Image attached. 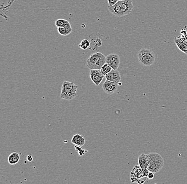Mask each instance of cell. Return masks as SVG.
<instances>
[{
    "label": "cell",
    "instance_id": "obj_1",
    "mask_svg": "<svg viewBox=\"0 0 187 184\" xmlns=\"http://www.w3.org/2000/svg\"><path fill=\"white\" fill-rule=\"evenodd\" d=\"M133 8L132 0L119 1L113 6L108 7L109 11L118 17H122L130 14Z\"/></svg>",
    "mask_w": 187,
    "mask_h": 184
},
{
    "label": "cell",
    "instance_id": "obj_2",
    "mask_svg": "<svg viewBox=\"0 0 187 184\" xmlns=\"http://www.w3.org/2000/svg\"><path fill=\"white\" fill-rule=\"evenodd\" d=\"M106 63V56L101 52L92 54L87 60V66L90 70H101Z\"/></svg>",
    "mask_w": 187,
    "mask_h": 184
},
{
    "label": "cell",
    "instance_id": "obj_3",
    "mask_svg": "<svg viewBox=\"0 0 187 184\" xmlns=\"http://www.w3.org/2000/svg\"><path fill=\"white\" fill-rule=\"evenodd\" d=\"M78 86L73 82L64 81L62 85L60 98L66 100H71L77 96V89Z\"/></svg>",
    "mask_w": 187,
    "mask_h": 184
},
{
    "label": "cell",
    "instance_id": "obj_4",
    "mask_svg": "<svg viewBox=\"0 0 187 184\" xmlns=\"http://www.w3.org/2000/svg\"><path fill=\"white\" fill-rule=\"evenodd\" d=\"M148 165L147 169L149 171L157 173L160 171L164 166V159L160 154L157 153H151L148 155Z\"/></svg>",
    "mask_w": 187,
    "mask_h": 184
},
{
    "label": "cell",
    "instance_id": "obj_5",
    "mask_svg": "<svg viewBox=\"0 0 187 184\" xmlns=\"http://www.w3.org/2000/svg\"><path fill=\"white\" fill-rule=\"evenodd\" d=\"M137 58L140 64L150 66L155 62V54L150 50L142 48L138 53Z\"/></svg>",
    "mask_w": 187,
    "mask_h": 184
},
{
    "label": "cell",
    "instance_id": "obj_6",
    "mask_svg": "<svg viewBox=\"0 0 187 184\" xmlns=\"http://www.w3.org/2000/svg\"><path fill=\"white\" fill-rule=\"evenodd\" d=\"M106 63L113 70H117L120 63V56L117 54H110L106 56Z\"/></svg>",
    "mask_w": 187,
    "mask_h": 184
},
{
    "label": "cell",
    "instance_id": "obj_7",
    "mask_svg": "<svg viewBox=\"0 0 187 184\" xmlns=\"http://www.w3.org/2000/svg\"><path fill=\"white\" fill-rule=\"evenodd\" d=\"M102 87L106 94H112L117 91L119 87V83L106 80V81L103 84Z\"/></svg>",
    "mask_w": 187,
    "mask_h": 184
},
{
    "label": "cell",
    "instance_id": "obj_8",
    "mask_svg": "<svg viewBox=\"0 0 187 184\" xmlns=\"http://www.w3.org/2000/svg\"><path fill=\"white\" fill-rule=\"evenodd\" d=\"M101 70H91L90 72V79L95 85H99L104 78Z\"/></svg>",
    "mask_w": 187,
    "mask_h": 184
},
{
    "label": "cell",
    "instance_id": "obj_9",
    "mask_svg": "<svg viewBox=\"0 0 187 184\" xmlns=\"http://www.w3.org/2000/svg\"><path fill=\"white\" fill-rule=\"evenodd\" d=\"M174 42L181 51L187 55V39L183 35L174 38Z\"/></svg>",
    "mask_w": 187,
    "mask_h": 184
},
{
    "label": "cell",
    "instance_id": "obj_10",
    "mask_svg": "<svg viewBox=\"0 0 187 184\" xmlns=\"http://www.w3.org/2000/svg\"><path fill=\"white\" fill-rule=\"evenodd\" d=\"M141 178H144L142 168L139 166H136L131 173V182H137L138 180Z\"/></svg>",
    "mask_w": 187,
    "mask_h": 184
},
{
    "label": "cell",
    "instance_id": "obj_11",
    "mask_svg": "<svg viewBox=\"0 0 187 184\" xmlns=\"http://www.w3.org/2000/svg\"><path fill=\"white\" fill-rule=\"evenodd\" d=\"M106 80L112 81L115 83H119L121 80V77L119 72L117 70H113L105 75Z\"/></svg>",
    "mask_w": 187,
    "mask_h": 184
},
{
    "label": "cell",
    "instance_id": "obj_12",
    "mask_svg": "<svg viewBox=\"0 0 187 184\" xmlns=\"http://www.w3.org/2000/svg\"><path fill=\"white\" fill-rule=\"evenodd\" d=\"M71 142L74 145H77L78 146H83L86 143V140L85 137L82 135L76 134L74 135L72 137Z\"/></svg>",
    "mask_w": 187,
    "mask_h": 184
},
{
    "label": "cell",
    "instance_id": "obj_13",
    "mask_svg": "<svg viewBox=\"0 0 187 184\" xmlns=\"http://www.w3.org/2000/svg\"><path fill=\"white\" fill-rule=\"evenodd\" d=\"M149 159L148 155H145L144 153H142L139 155L138 158V163L139 166L142 169L147 168L148 165Z\"/></svg>",
    "mask_w": 187,
    "mask_h": 184
},
{
    "label": "cell",
    "instance_id": "obj_14",
    "mask_svg": "<svg viewBox=\"0 0 187 184\" xmlns=\"http://www.w3.org/2000/svg\"><path fill=\"white\" fill-rule=\"evenodd\" d=\"M20 160V155L19 153L14 152L11 153L8 157V162L10 164L14 165L18 163Z\"/></svg>",
    "mask_w": 187,
    "mask_h": 184
},
{
    "label": "cell",
    "instance_id": "obj_15",
    "mask_svg": "<svg viewBox=\"0 0 187 184\" xmlns=\"http://www.w3.org/2000/svg\"><path fill=\"white\" fill-rule=\"evenodd\" d=\"M55 25L57 27H65L67 28H72L70 23L64 19H58L55 21Z\"/></svg>",
    "mask_w": 187,
    "mask_h": 184
},
{
    "label": "cell",
    "instance_id": "obj_16",
    "mask_svg": "<svg viewBox=\"0 0 187 184\" xmlns=\"http://www.w3.org/2000/svg\"><path fill=\"white\" fill-rule=\"evenodd\" d=\"M58 32L62 36H67L72 32V28H67L65 27H58Z\"/></svg>",
    "mask_w": 187,
    "mask_h": 184
},
{
    "label": "cell",
    "instance_id": "obj_17",
    "mask_svg": "<svg viewBox=\"0 0 187 184\" xmlns=\"http://www.w3.org/2000/svg\"><path fill=\"white\" fill-rule=\"evenodd\" d=\"M112 68L110 65H108V63H105L102 67H101V71L102 74L104 75V76H105L106 74H108V73L112 70Z\"/></svg>",
    "mask_w": 187,
    "mask_h": 184
},
{
    "label": "cell",
    "instance_id": "obj_18",
    "mask_svg": "<svg viewBox=\"0 0 187 184\" xmlns=\"http://www.w3.org/2000/svg\"><path fill=\"white\" fill-rule=\"evenodd\" d=\"M90 42L87 39H83L79 44V47L81 50H86L90 46Z\"/></svg>",
    "mask_w": 187,
    "mask_h": 184
},
{
    "label": "cell",
    "instance_id": "obj_19",
    "mask_svg": "<svg viewBox=\"0 0 187 184\" xmlns=\"http://www.w3.org/2000/svg\"><path fill=\"white\" fill-rule=\"evenodd\" d=\"M82 146H78L77 145H74V148L76 149V150L78 152L80 156L83 157V155L85 154V153L87 152V150H85L81 148Z\"/></svg>",
    "mask_w": 187,
    "mask_h": 184
},
{
    "label": "cell",
    "instance_id": "obj_20",
    "mask_svg": "<svg viewBox=\"0 0 187 184\" xmlns=\"http://www.w3.org/2000/svg\"><path fill=\"white\" fill-rule=\"evenodd\" d=\"M119 0H108V6L111 7L115 5Z\"/></svg>",
    "mask_w": 187,
    "mask_h": 184
},
{
    "label": "cell",
    "instance_id": "obj_21",
    "mask_svg": "<svg viewBox=\"0 0 187 184\" xmlns=\"http://www.w3.org/2000/svg\"><path fill=\"white\" fill-rule=\"evenodd\" d=\"M149 170L147 168L142 169V173H143V176L144 177L147 178V176L148 175L149 173Z\"/></svg>",
    "mask_w": 187,
    "mask_h": 184
},
{
    "label": "cell",
    "instance_id": "obj_22",
    "mask_svg": "<svg viewBox=\"0 0 187 184\" xmlns=\"http://www.w3.org/2000/svg\"><path fill=\"white\" fill-rule=\"evenodd\" d=\"M154 177H155V173L150 171L148 175L147 176V178L148 179H153Z\"/></svg>",
    "mask_w": 187,
    "mask_h": 184
},
{
    "label": "cell",
    "instance_id": "obj_23",
    "mask_svg": "<svg viewBox=\"0 0 187 184\" xmlns=\"http://www.w3.org/2000/svg\"><path fill=\"white\" fill-rule=\"evenodd\" d=\"M27 159L28 161L31 162L33 160V157H32V155H28L27 157Z\"/></svg>",
    "mask_w": 187,
    "mask_h": 184
},
{
    "label": "cell",
    "instance_id": "obj_24",
    "mask_svg": "<svg viewBox=\"0 0 187 184\" xmlns=\"http://www.w3.org/2000/svg\"><path fill=\"white\" fill-rule=\"evenodd\" d=\"M186 33H187V31H186V30H185V29H182L181 30V35L184 36Z\"/></svg>",
    "mask_w": 187,
    "mask_h": 184
},
{
    "label": "cell",
    "instance_id": "obj_25",
    "mask_svg": "<svg viewBox=\"0 0 187 184\" xmlns=\"http://www.w3.org/2000/svg\"><path fill=\"white\" fill-rule=\"evenodd\" d=\"M184 37H185V39H187V33H186V34H185V35H184Z\"/></svg>",
    "mask_w": 187,
    "mask_h": 184
},
{
    "label": "cell",
    "instance_id": "obj_26",
    "mask_svg": "<svg viewBox=\"0 0 187 184\" xmlns=\"http://www.w3.org/2000/svg\"><path fill=\"white\" fill-rule=\"evenodd\" d=\"M119 1H122V0H119Z\"/></svg>",
    "mask_w": 187,
    "mask_h": 184
}]
</instances>
